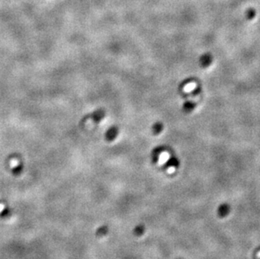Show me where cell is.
Segmentation results:
<instances>
[{"mask_svg": "<svg viewBox=\"0 0 260 259\" xmlns=\"http://www.w3.org/2000/svg\"><path fill=\"white\" fill-rule=\"evenodd\" d=\"M118 135V129L117 127H110L105 133V139L108 141H114Z\"/></svg>", "mask_w": 260, "mask_h": 259, "instance_id": "cell-1", "label": "cell"}, {"mask_svg": "<svg viewBox=\"0 0 260 259\" xmlns=\"http://www.w3.org/2000/svg\"><path fill=\"white\" fill-rule=\"evenodd\" d=\"M23 171V165L22 164H18L16 167H14L13 169H12V173L14 175L17 176V175H20Z\"/></svg>", "mask_w": 260, "mask_h": 259, "instance_id": "cell-3", "label": "cell"}, {"mask_svg": "<svg viewBox=\"0 0 260 259\" xmlns=\"http://www.w3.org/2000/svg\"><path fill=\"white\" fill-rule=\"evenodd\" d=\"M105 117V112L103 110H97L92 114V120L95 123H100Z\"/></svg>", "mask_w": 260, "mask_h": 259, "instance_id": "cell-2", "label": "cell"}]
</instances>
